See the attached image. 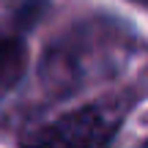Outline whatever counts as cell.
Returning a JSON list of instances; mask_svg holds the SVG:
<instances>
[{"mask_svg": "<svg viewBox=\"0 0 148 148\" xmlns=\"http://www.w3.org/2000/svg\"><path fill=\"white\" fill-rule=\"evenodd\" d=\"M129 112L126 99H99L22 134V148H110Z\"/></svg>", "mask_w": 148, "mask_h": 148, "instance_id": "obj_1", "label": "cell"}, {"mask_svg": "<svg viewBox=\"0 0 148 148\" xmlns=\"http://www.w3.org/2000/svg\"><path fill=\"white\" fill-rule=\"evenodd\" d=\"M27 69V47L19 36L0 33V101L22 82Z\"/></svg>", "mask_w": 148, "mask_h": 148, "instance_id": "obj_2", "label": "cell"}, {"mask_svg": "<svg viewBox=\"0 0 148 148\" xmlns=\"http://www.w3.org/2000/svg\"><path fill=\"white\" fill-rule=\"evenodd\" d=\"M132 3H137V5H143V8H148V0H132Z\"/></svg>", "mask_w": 148, "mask_h": 148, "instance_id": "obj_3", "label": "cell"}, {"mask_svg": "<svg viewBox=\"0 0 148 148\" xmlns=\"http://www.w3.org/2000/svg\"><path fill=\"white\" fill-rule=\"evenodd\" d=\"M137 148H148V140H143V143H140V145H137Z\"/></svg>", "mask_w": 148, "mask_h": 148, "instance_id": "obj_4", "label": "cell"}]
</instances>
